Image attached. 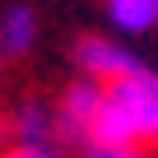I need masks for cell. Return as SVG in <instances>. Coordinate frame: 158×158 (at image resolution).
<instances>
[{
    "label": "cell",
    "instance_id": "cell-9",
    "mask_svg": "<svg viewBox=\"0 0 158 158\" xmlns=\"http://www.w3.org/2000/svg\"><path fill=\"white\" fill-rule=\"evenodd\" d=\"M153 23H158V0H153Z\"/></svg>",
    "mask_w": 158,
    "mask_h": 158
},
{
    "label": "cell",
    "instance_id": "cell-3",
    "mask_svg": "<svg viewBox=\"0 0 158 158\" xmlns=\"http://www.w3.org/2000/svg\"><path fill=\"white\" fill-rule=\"evenodd\" d=\"M74 60H79V70H84L89 79H98V84L139 70V60H135L121 42H112V37H84V42L74 47Z\"/></svg>",
    "mask_w": 158,
    "mask_h": 158
},
{
    "label": "cell",
    "instance_id": "cell-8",
    "mask_svg": "<svg viewBox=\"0 0 158 158\" xmlns=\"http://www.w3.org/2000/svg\"><path fill=\"white\" fill-rule=\"evenodd\" d=\"M5 158H56V153H51L47 144H19V149H14V153H5Z\"/></svg>",
    "mask_w": 158,
    "mask_h": 158
},
{
    "label": "cell",
    "instance_id": "cell-2",
    "mask_svg": "<svg viewBox=\"0 0 158 158\" xmlns=\"http://www.w3.org/2000/svg\"><path fill=\"white\" fill-rule=\"evenodd\" d=\"M98 98H102V84L98 79H79V84H70L65 89V98H60V107H56V135L60 139H89V130H93V116H98Z\"/></svg>",
    "mask_w": 158,
    "mask_h": 158
},
{
    "label": "cell",
    "instance_id": "cell-4",
    "mask_svg": "<svg viewBox=\"0 0 158 158\" xmlns=\"http://www.w3.org/2000/svg\"><path fill=\"white\" fill-rule=\"evenodd\" d=\"M33 42H37V19H33V10H28V5H14L5 19H0V51L23 56Z\"/></svg>",
    "mask_w": 158,
    "mask_h": 158
},
{
    "label": "cell",
    "instance_id": "cell-6",
    "mask_svg": "<svg viewBox=\"0 0 158 158\" xmlns=\"http://www.w3.org/2000/svg\"><path fill=\"white\" fill-rule=\"evenodd\" d=\"M51 130H56V121H51V112H47L42 102L19 107V116H14V135H19V144H47Z\"/></svg>",
    "mask_w": 158,
    "mask_h": 158
},
{
    "label": "cell",
    "instance_id": "cell-7",
    "mask_svg": "<svg viewBox=\"0 0 158 158\" xmlns=\"http://www.w3.org/2000/svg\"><path fill=\"white\" fill-rule=\"evenodd\" d=\"M84 158H144L139 149H126V144H93Z\"/></svg>",
    "mask_w": 158,
    "mask_h": 158
},
{
    "label": "cell",
    "instance_id": "cell-5",
    "mask_svg": "<svg viewBox=\"0 0 158 158\" xmlns=\"http://www.w3.org/2000/svg\"><path fill=\"white\" fill-rule=\"evenodd\" d=\"M107 19L121 33H149L153 28V0H107Z\"/></svg>",
    "mask_w": 158,
    "mask_h": 158
},
{
    "label": "cell",
    "instance_id": "cell-1",
    "mask_svg": "<svg viewBox=\"0 0 158 158\" xmlns=\"http://www.w3.org/2000/svg\"><path fill=\"white\" fill-rule=\"evenodd\" d=\"M89 139L93 144H126V149L158 139V74L153 70L139 65V70L102 84Z\"/></svg>",
    "mask_w": 158,
    "mask_h": 158
}]
</instances>
